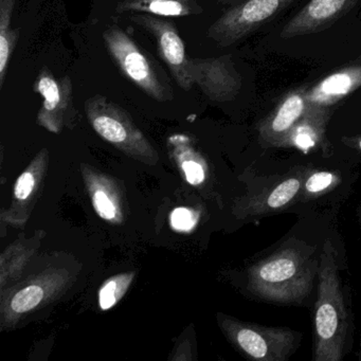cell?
<instances>
[{
  "label": "cell",
  "instance_id": "cell-1",
  "mask_svg": "<svg viewBox=\"0 0 361 361\" xmlns=\"http://www.w3.org/2000/svg\"><path fill=\"white\" fill-rule=\"evenodd\" d=\"M321 249L288 238L249 270V288L267 303L305 306L318 279Z\"/></svg>",
  "mask_w": 361,
  "mask_h": 361
},
{
  "label": "cell",
  "instance_id": "cell-2",
  "mask_svg": "<svg viewBox=\"0 0 361 361\" xmlns=\"http://www.w3.org/2000/svg\"><path fill=\"white\" fill-rule=\"evenodd\" d=\"M352 312L340 276L339 257L331 240H325L318 274L314 308L312 360L341 361L353 345Z\"/></svg>",
  "mask_w": 361,
  "mask_h": 361
},
{
  "label": "cell",
  "instance_id": "cell-3",
  "mask_svg": "<svg viewBox=\"0 0 361 361\" xmlns=\"http://www.w3.org/2000/svg\"><path fill=\"white\" fill-rule=\"evenodd\" d=\"M103 39L109 54L135 85L159 102L172 100V90L166 80L160 77L155 63L139 48L136 42L116 26L104 31Z\"/></svg>",
  "mask_w": 361,
  "mask_h": 361
},
{
  "label": "cell",
  "instance_id": "cell-4",
  "mask_svg": "<svg viewBox=\"0 0 361 361\" xmlns=\"http://www.w3.org/2000/svg\"><path fill=\"white\" fill-rule=\"evenodd\" d=\"M234 344L248 358L257 361H287L301 344L302 334L289 327L228 322Z\"/></svg>",
  "mask_w": 361,
  "mask_h": 361
},
{
  "label": "cell",
  "instance_id": "cell-5",
  "mask_svg": "<svg viewBox=\"0 0 361 361\" xmlns=\"http://www.w3.org/2000/svg\"><path fill=\"white\" fill-rule=\"evenodd\" d=\"M295 0H243L224 13L208 31L209 39L219 46H229L286 9Z\"/></svg>",
  "mask_w": 361,
  "mask_h": 361
},
{
  "label": "cell",
  "instance_id": "cell-6",
  "mask_svg": "<svg viewBox=\"0 0 361 361\" xmlns=\"http://www.w3.org/2000/svg\"><path fill=\"white\" fill-rule=\"evenodd\" d=\"M307 169L308 164H298L263 183V188L249 200L251 216H268L297 209Z\"/></svg>",
  "mask_w": 361,
  "mask_h": 361
},
{
  "label": "cell",
  "instance_id": "cell-7",
  "mask_svg": "<svg viewBox=\"0 0 361 361\" xmlns=\"http://www.w3.org/2000/svg\"><path fill=\"white\" fill-rule=\"evenodd\" d=\"M132 20L155 37L160 56L168 65L175 81L185 92H189L194 85L189 69L191 58L185 52L176 27L160 16L149 13L132 16Z\"/></svg>",
  "mask_w": 361,
  "mask_h": 361
},
{
  "label": "cell",
  "instance_id": "cell-8",
  "mask_svg": "<svg viewBox=\"0 0 361 361\" xmlns=\"http://www.w3.org/2000/svg\"><path fill=\"white\" fill-rule=\"evenodd\" d=\"M189 69L194 84L214 102L233 100L242 88V77L231 56L190 59Z\"/></svg>",
  "mask_w": 361,
  "mask_h": 361
},
{
  "label": "cell",
  "instance_id": "cell-9",
  "mask_svg": "<svg viewBox=\"0 0 361 361\" xmlns=\"http://www.w3.org/2000/svg\"><path fill=\"white\" fill-rule=\"evenodd\" d=\"M353 175L355 174L350 162H340L339 166L308 162L298 208L343 198L344 192H350L352 187Z\"/></svg>",
  "mask_w": 361,
  "mask_h": 361
},
{
  "label": "cell",
  "instance_id": "cell-10",
  "mask_svg": "<svg viewBox=\"0 0 361 361\" xmlns=\"http://www.w3.org/2000/svg\"><path fill=\"white\" fill-rule=\"evenodd\" d=\"M86 113L94 130L114 145L142 141L140 133L133 126L128 114L102 96H94L86 102Z\"/></svg>",
  "mask_w": 361,
  "mask_h": 361
},
{
  "label": "cell",
  "instance_id": "cell-11",
  "mask_svg": "<svg viewBox=\"0 0 361 361\" xmlns=\"http://www.w3.org/2000/svg\"><path fill=\"white\" fill-rule=\"evenodd\" d=\"M307 87H299L287 92L276 109L259 123V140L264 147L278 149L281 141L303 117L310 107Z\"/></svg>",
  "mask_w": 361,
  "mask_h": 361
},
{
  "label": "cell",
  "instance_id": "cell-12",
  "mask_svg": "<svg viewBox=\"0 0 361 361\" xmlns=\"http://www.w3.org/2000/svg\"><path fill=\"white\" fill-rule=\"evenodd\" d=\"M360 0H310L281 31L282 39L314 35L329 28Z\"/></svg>",
  "mask_w": 361,
  "mask_h": 361
},
{
  "label": "cell",
  "instance_id": "cell-13",
  "mask_svg": "<svg viewBox=\"0 0 361 361\" xmlns=\"http://www.w3.org/2000/svg\"><path fill=\"white\" fill-rule=\"evenodd\" d=\"M331 116V109L308 107L303 117L281 141L278 149H298L305 154L322 151L324 157H333V149L327 139V126Z\"/></svg>",
  "mask_w": 361,
  "mask_h": 361
},
{
  "label": "cell",
  "instance_id": "cell-14",
  "mask_svg": "<svg viewBox=\"0 0 361 361\" xmlns=\"http://www.w3.org/2000/svg\"><path fill=\"white\" fill-rule=\"evenodd\" d=\"M35 90L44 99L39 121L42 126L56 132L60 128L65 111L71 106L73 85L71 78L58 80L49 71L43 69L35 83Z\"/></svg>",
  "mask_w": 361,
  "mask_h": 361
},
{
  "label": "cell",
  "instance_id": "cell-15",
  "mask_svg": "<svg viewBox=\"0 0 361 361\" xmlns=\"http://www.w3.org/2000/svg\"><path fill=\"white\" fill-rule=\"evenodd\" d=\"M361 87V66L335 71L307 90L310 106L331 109Z\"/></svg>",
  "mask_w": 361,
  "mask_h": 361
},
{
  "label": "cell",
  "instance_id": "cell-16",
  "mask_svg": "<svg viewBox=\"0 0 361 361\" xmlns=\"http://www.w3.org/2000/svg\"><path fill=\"white\" fill-rule=\"evenodd\" d=\"M118 13L141 12L166 18L200 14L204 10L198 0H123L116 7Z\"/></svg>",
  "mask_w": 361,
  "mask_h": 361
},
{
  "label": "cell",
  "instance_id": "cell-17",
  "mask_svg": "<svg viewBox=\"0 0 361 361\" xmlns=\"http://www.w3.org/2000/svg\"><path fill=\"white\" fill-rule=\"evenodd\" d=\"M16 0H0V87H3L10 59L18 39V31L12 30L11 20Z\"/></svg>",
  "mask_w": 361,
  "mask_h": 361
},
{
  "label": "cell",
  "instance_id": "cell-18",
  "mask_svg": "<svg viewBox=\"0 0 361 361\" xmlns=\"http://www.w3.org/2000/svg\"><path fill=\"white\" fill-rule=\"evenodd\" d=\"M43 298L44 290L41 287L37 285L26 287L16 293V297L12 300V308L16 312H28L39 305Z\"/></svg>",
  "mask_w": 361,
  "mask_h": 361
},
{
  "label": "cell",
  "instance_id": "cell-19",
  "mask_svg": "<svg viewBox=\"0 0 361 361\" xmlns=\"http://www.w3.org/2000/svg\"><path fill=\"white\" fill-rule=\"evenodd\" d=\"M171 224L177 231H191L195 226L196 216L189 209L177 208L171 215Z\"/></svg>",
  "mask_w": 361,
  "mask_h": 361
},
{
  "label": "cell",
  "instance_id": "cell-20",
  "mask_svg": "<svg viewBox=\"0 0 361 361\" xmlns=\"http://www.w3.org/2000/svg\"><path fill=\"white\" fill-rule=\"evenodd\" d=\"M94 206L97 213L107 221L115 219L116 214H117L115 204L103 191H97L94 193Z\"/></svg>",
  "mask_w": 361,
  "mask_h": 361
},
{
  "label": "cell",
  "instance_id": "cell-21",
  "mask_svg": "<svg viewBox=\"0 0 361 361\" xmlns=\"http://www.w3.org/2000/svg\"><path fill=\"white\" fill-rule=\"evenodd\" d=\"M183 172L190 185H200L204 180V171L200 164L195 161H185L183 164Z\"/></svg>",
  "mask_w": 361,
  "mask_h": 361
},
{
  "label": "cell",
  "instance_id": "cell-22",
  "mask_svg": "<svg viewBox=\"0 0 361 361\" xmlns=\"http://www.w3.org/2000/svg\"><path fill=\"white\" fill-rule=\"evenodd\" d=\"M35 178L30 173H24L22 176L18 178L16 185V196L18 200H27L32 193L33 188H35Z\"/></svg>",
  "mask_w": 361,
  "mask_h": 361
},
{
  "label": "cell",
  "instance_id": "cell-23",
  "mask_svg": "<svg viewBox=\"0 0 361 361\" xmlns=\"http://www.w3.org/2000/svg\"><path fill=\"white\" fill-rule=\"evenodd\" d=\"M117 283L115 281L106 283L100 291V306L102 310H106L113 307L117 302Z\"/></svg>",
  "mask_w": 361,
  "mask_h": 361
},
{
  "label": "cell",
  "instance_id": "cell-24",
  "mask_svg": "<svg viewBox=\"0 0 361 361\" xmlns=\"http://www.w3.org/2000/svg\"><path fill=\"white\" fill-rule=\"evenodd\" d=\"M340 145L346 149L348 153L352 154V158L361 157V134L344 135L340 138Z\"/></svg>",
  "mask_w": 361,
  "mask_h": 361
},
{
  "label": "cell",
  "instance_id": "cell-25",
  "mask_svg": "<svg viewBox=\"0 0 361 361\" xmlns=\"http://www.w3.org/2000/svg\"><path fill=\"white\" fill-rule=\"evenodd\" d=\"M357 359H358L359 361H361V336H360V344H359V350H358V352H357Z\"/></svg>",
  "mask_w": 361,
  "mask_h": 361
},
{
  "label": "cell",
  "instance_id": "cell-26",
  "mask_svg": "<svg viewBox=\"0 0 361 361\" xmlns=\"http://www.w3.org/2000/svg\"><path fill=\"white\" fill-rule=\"evenodd\" d=\"M358 219H359V225H360L361 228V204L359 206L358 209Z\"/></svg>",
  "mask_w": 361,
  "mask_h": 361
}]
</instances>
